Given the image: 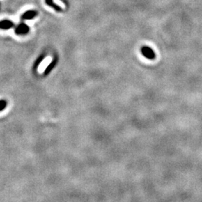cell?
Returning <instances> with one entry per match:
<instances>
[{"mask_svg": "<svg viewBox=\"0 0 202 202\" xmlns=\"http://www.w3.org/2000/svg\"><path fill=\"white\" fill-rule=\"evenodd\" d=\"M141 53H142L143 56H145L146 59H148L153 60L156 58L155 52H153V49L149 47H146V46H145V47H141Z\"/></svg>", "mask_w": 202, "mask_h": 202, "instance_id": "1", "label": "cell"}, {"mask_svg": "<svg viewBox=\"0 0 202 202\" xmlns=\"http://www.w3.org/2000/svg\"><path fill=\"white\" fill-rule=\"evenodd\" d=\"M29 31V27L25 23L20 24L15 29V33L19 35H26Z\"/></svg>", "mask_w": 202, "mask_h": 202, "instance_id": "2", "label": "cell"}, {"mask_svg": "<svg viewBox=\"0 0 202 202\" xmlns=\"http://www.w3.org/2000/svg\"><path fill=\"white\" fill-rule=\"evenodd\" d=\"M13 26H14V23L8 20L0 21V29H9L12 28Z\"/></svg>", "mask_w": 202, "mask_h": 202, "instance_id": "3", "label": "cell"}, {"mask_svg": "<svg viewBox=\"0 0 202 202\" xmlns=\"http://www.w3.org/2000/svg\"><path fill=\"white\" fill-rule=\"evenodd\" d=\"M38 12L35 10H28L22 15V18L24 20H31L36 17Z\"/></svg>", "mask_w": 202, "mask_h": 202, "instance_id": "4", "label": "cell"}, {"mask_svg": "<svg viewBox=\"0 0 202 202\" xmlns=\"http://www.w3.org/2000/svg\"><path fill=\"white\" fill-rule=\"evenodd\" d=\"M45 2L47 5H49V7L54 8L55 10H57V11H62V8L58 5L55 4V2H53L52 0H45Z\"/></svg>", "mask_w": 202, "mask_h": 202, "instance_id": "5", "label": "cell"}, {"mask_svg": "<svg viewBox=\"0 0 202 202\" xmlns=\"http://www.w3.org/2000/svg\"><path fill=\"white\" fill-rule=\"evenodd\" d=\"M56 62H57V59H55L53 60V61H52V62H51L49 65H48V66H47V68H46L45 72H44V74H45V75H47V73H49V72H50L51 70H52V68H53L55 67V65H56Z\"/></svg>", "mask_w": 202, "mask_h": 202, "instance_id": "6", "label": "cell"}, {"mask_svg": "<svg viewBox=\"0 0 202 202\" xmlns=\"http://www.w3.org/2000/svg\"><path fill=\"white\" fill-rule=\"evenodd\" d=\"M7 106V102L4 100H0V111H2V110L5 109Z\"/></svg>", "mask_w": 202, "mask_h": 202, "instance_id": "7", "label": "cell"}, {"mask_svg": "<svg viewBox=\"0 0 202 202\" xmlns=\"http://www.w3.org/2000/svg\"><path fill=\"white\" fill-rule=\"evenodd\" d=\"M44 55H42V56H40V57L37 59V61H35V66H34V68H37V67L39 65H40V63H41L42 62V61L44 60Z\"/></svg>", "mask_w": 202, "mask_h": 202, "instance_id": "8", "label": "cell"}]
</instances>
